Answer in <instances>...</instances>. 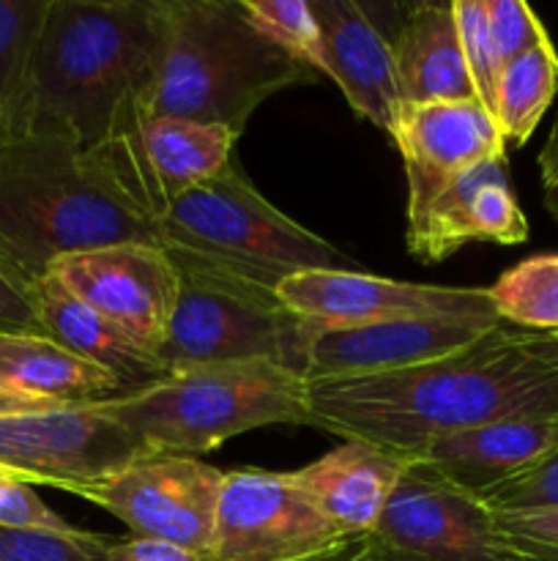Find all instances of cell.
<instances>
[{
    "label": "cell",
    "instance_id": "obj_39",
    "mask_svg": "<svg viewBox=\"0 0 558 561\" xmlns=\"http://www.w3.org/2000/svg\"><path fill=\"white\" fill-rule=\"evenodd\" d=\"M525 348L534 356H539L547 367L558 376V334H534V332H520Z\"/></svg>",
    "mask_w": 558,
    "mask_h": 561
},
{
    "label": "cell",
    "instance_id": "obj_6",
    "mask_svg": "<svg viewBox=\"0 0 558 561\" xmlns=\"http://www.w3.org/2000/svg\"><path fill=\"white\" fill-rule=\"evenodd\" d=\"M164 250L200 257L266 288L317 268H348L342 250L290 219L257 192L239 159L156 219Z\"/></svg>",
    "mask_w": 558,
    "mask_h": 561
},
{
    "label": "cell",
    "instance_id": "obj_3",
    "mask_svg": "<svg viewBox=\"0 0 558 561\" xmlns=\"http://www.w3.org/2000/svg\"><path fill=\"white\" fill-rule=\"evenodd\" d=\"M146 241L159 228L93 151L53 131L0 140V261L36 283L58 257Z\"/></svg>",
    "mask_w": 558,
    "mask_h": 561
},
{
    "label": "cell",
    "instance_id": "obj_38",
    "mask_svg": "<svg viewBox=\"0 0 558 561\" xmlns=\"http://www.w3.org/2000/svg\"><path fill=\"white\" fill-rule=\"evenodd\" d=\"M49 409H71V405H58L53 400L33 398V394L20 392L11 383L0 381V416L11 414H33V411H49Z\"/></svg>",
    "mask_w": 558,
    "mask_h": 561
},
{
    "label": "cell",
    "instance_id": "obj_35",
    "mask_svg": "<svg viewBox=\"0 0 558 561\" xmlns=\"http://www.w3.org/2000/svg\"><path fill=\"white\" fill-rule=\"evenodd\" d=\"M107 561H211L206 557L186 551V548L170 546L162 540H146V537H118L109 548Z\"/></svg>",
    "mask_w": 558,
    "mask_h": 561
},
{
    "label": "cell",
    "instance_id": "obj_13",
    "mask_svg": "<svg viewBox=\"0 0 558 561\" xmlns=\"http://www.w3.org/2000/svg\"><path fill=\"white\" fill-rule=\"evenodd\" d=\"M279 299L310 327H359L399 318H492L501 321L487 288L403 283L350 268L301 272L279 283ZM503 323V321H501Z\"/></svg>",
    "mask_w": 558,
    "mask_h": 561
},
{
    "label": "cell",
    "instance_id": "obj_30",
    "mask_svg": "<svg viewBox=\"0 0 558 561\" xmlns=\"http://www.w3.org/2000/svg\"><path fill=\"white\" fill-rule=\"evenodd\" d=\"M0 529L69 535L77 531V526L53 513L31 482L11 471H0Z\"/></svg>",
    "mask_w": 558,
    "mask_h": 561
},
{
    "label": "cell",
    "instance_id": "obj_31",
    "mask_svg": "<svg viewBox=\"0 0 558 561\" xmlns=\"http://www.w3.org/2000/svg\"><path fill=\"white\" fill-rule=\"evenodd\" d=\"M490 510H558V453L534 469L479 493Z\"/></svg>",
    "mask_w": 558,
    "mask_h": 561
},
{
    "label": "cell",
    "instance_id": "obj_29",
    "mask_svg": "<svg viewBox=\"0 0 558 561\" xmlns=\"http://www.w3.org/2000/svg\"><path fill=\"white\" fill-rule=\"evenodd\" d=\"M118 537L96 531H14L0 529V561H107Z\"/></svg>",
    "mask_w": 558,
    "mask_h": 561
},
{
    "label": "cell",
    "instance_id": "obj_18",
    "mask_svg": "<svg viewBox=\"0 0 558 561\" xmlns=\"http://www.w3.org/2000/svg\"><path fill=\"white\" fill-rule=\"evenodd\" d=\"M528 239V219L509 186L507 157L487 159L460 173L438 195L427 217L405 236L408 252L438 263L470 241L518 247Z\"/></svg>",
    "mask_w": 558,
    "mask_h": 561
},
{
    "label": "cell",
    "instance_id": "obj_40",
    "mask_svg": "<svg viewBox=\"0 0 558 561\" xmlns=\"http://www.w3.org/2000/svg\"><path fill=\"white\" fill-rule=\"evenodd\" d=\"M558 137V118H556V124H553V131H550V137H547V140H556Z\"/></svg>",
    "mask_w": 558,
    "mask_h": 561
},
{
    "label": "cell",
    "instance_id": "obj_12",
    "mask_svg": "<svg viewBox=\"0 0 558 561\" xmlns=\"http://www.w3.org/2000/svg\"><path fill=\"white\" fill-rule=\"evenodd\" d=\"M235 142L239 137L217 124L146 118L93 153L120 192L156 222L178 197L228 168Z\"/></svg>",
    "mask_w": 558,
    "mask_h": 561
},
{
    "label": "cell",
    "instance_id": "obj_7",
    "mask_svg": "<svg viewBox=\"0 0 558 561\" xmlns=\"http://www.w3.org/2000/svg\"><path fill=\"white\" fill-rule=\"evenodd\" d=\"M178 272V299L156 356L170 370L271 362L304 376L312 327L279 294L200 257L164 250ZM306 381V378H304Z\"/></svg>",
    "mask_w": 558,
    "mask_h": 561
},
{
    "label": "cell",
    "instance_id": "obj_8",
    "mask_svg": "<svg viewBox=\"0 0 558 561\" xmlns=\"http://www.w3.org/2000/svg\"><path fill=\"white\" fill-rule=\"evenodd\" d=\"M367 537L399 561H528L476 493L416 458Z\"/></svg>",
    "mask_w": 558,
    "mask_h": 561
},
{
    "label": "cell",
    "instance_id": "obj_23",
    "mask_svg": "<svg viewBox=\"0 0 558 561\" xmlns=\"http://www.w3.org/2000/svg\"><path fill=\"white\" fill-rule=\"evenodd\" d=\"M0 381L58 405H93L124 394L118 378L42 334H0Z\"/></svg>",
    "mask_w": 558,
    "mask_h": 561
},
{
    "label": "cell",
    "instance_id": "obj_37",
    "mask_svg": "<svg viewBox=\"0 0 558 561\" xmlns=\"http://www.w3.org/2000/svg\"><path fill=\"white\" fill-rule=\"evenodd\" d=\"M306 561H399L392 553H386L383 548H377L370 537H356V540L339 542L337 548L326 553H317V557Z\"/></svg>",
    "mask_w": 558,
    "mask_h": 561
},
{
    "label": "cell",
    "instance_id": "obj_17",
    "mask_svg": "<svg viewBox=\"0 0 558 561\" xmlns=\"http://www.w3.org/2000/svg\"><path fill=\"white\" fill-rule=\"evenodd\" d=\"M310 3L326 42L332 82L359 118L394 137L405 115V102L388 33L377 25L367 5L353 0Z\"/></svg>",
    "mask_w": 558,
    "mask_h": 561
},
{
    "label": "cell",
    "instance_id": "obj_2",
    "mask_svg": "<svg viewBox=\"0 0 558 561\" xmlns=\"http://www.w3.org/2000/svg\"><path fill=\"white\" fill-rule=\"evenodd\" d=\"M164 38V0H49L31 69L25 129L82 151L146 121Z\"/></svg>",
    "mask_w": 558,
    "mask_h": 561
},
{
    "label": "cell",
    "instance_id": "obj_21",
    "mask_svg": "<svg viewBox=\"0 0 558 561\" xmlns=\"http://www.w3.org/2000/svg\"><path fill=\"white\" fill-rule=\"evenodd\" d=\"M33 299H36L44 337L107 370L109 376L118 378L124 392L151 387L167 376V367L151 348L137 343L118 323L77 299L55 274L47 272L36 279Z\"/></svg>",
    "mask_w": 558,
    "mask_h": 561
},
{
    "label": "cell",
    "instance_id": "obj_4",
    "mask_svg": "<svg viewBox=\"0 0 558 561\" xmlns=\"http://www.w3.org/2000/svg\"><path fill=\"white\" fill-rule=\"evenodd\" d=\"M317 75L263 36L241 0H164V38L146 118L217 124L241 137L260 104Z\"/></svg>",
    "mask_w": 558,
    "mask_h": 561
},
{
    "label": "cell",
    "instance_id": "obj_14",
    "mask_svg": "<svg viewBox=\"0 0 558 561\" xmlns=\"http://www.w3.org/2000/svg\"><path fill=\"white\" fill-rule=\"evenodd\" d=\"M49 274L156 354L178 299V272L164 247L129 241L58 257Z\"/></svg>",
    "mask_w": 558,
    "mask_h": 561
},
{
    "label": "cell",
    "instance_id": "obj_33",
    "mask_svg": "<svg viewBox=\"0 0 558 561\" xmlns=\"http://www.w3.org/2000/svg\"><path fill=\"white\" fill-rule=\"evenodd\" d=\"M498 529L528 561H558V510H492Z\"/></svg>",
    "mask_w": 558,
    "mask_h": 561
},
{
    "label": "cell",
    "instance_id": "obj_9",
    "mask_svg": "<svg viewBox=\"0 0 558 561\" xmlns=\"http://www.w3.org/2000/svg\"><path fill=\"white\" fill-rule=\"evenodd\" d=\"M224 471L184 455H142L74 496L115 515L129 537L162 540L211 559Z\"/></svg>",
    "mask_w": 558,
    "mask_h": 561
},
{
    "label": "cell",
    "instance_id": "obj_1",
    "mask_svg": "<svg viewBox=\"0 0 558 561\" xmlns=\"http://www.w3.org/2000/svg\"><path fill=\"white\" fill-rule=\"evenodd\" d=\"M312 427L414 458L435 438L514 416H558V376L520 329L408 370L306 381Z\"/></svg>",
    "mask_w": 558,
    "mask_h": 561
},
{
    "label": "cell",
    "instance_id": "obj_19",
    "mask_svg": "<svg viewBox=\"0 0 558 561\" xmlns=\"http://www.w3.org/2000/svg\"><path fill=\"white\" fill-rule=\"evenodd\" d=\"M553 453H558V416H514L435 438L414 458L479 496Z\"/></svg>",
    "mask_w": 558,
    "mask_h": 561
},
{
    "label": "cell",
    "instance_id": "obj_15",
    "mask_svg": "<svg viewBox=\"0 0 558 561\" xmlns=\"http://www.w3.org/2000/svg\"><path fill=\"white\" fill-rule=\"evenodd\" d=\"M492 318H399L359 327H312L306 348V381L350 376H381L408 370L479 343L501 329Z\"/></svg>",
    "mask_w": 558,
    "mask_h": 561
},
{
    "label": "cell",
    "instance_id": "obj_24",
    "mask_svg": "<svg viewBox=\"0 0 558 561\" xmlns=\"http://www.w3.org/2000/svg\"><path fill=\"white\" fill-rule=\"evenodd\" d=\"M49 0H0V140L22 135L31 69Z\"/></svg>",
    "mask_w": 558,
    "mask_h": 561
},
{
    "label": "cell",
    "instance_id": "obj_26",
    "mask_svg": "<svg viewBox=\"0 0 558 561\" xmlns=\"http://www.w3.org/2000/svg\"><path fill=\"white\" fill-rule=\"evenodd\" d=\"M503 323L520 332L558 334V252L534 255L507 268L487 288Z\"/></svg>",
    "mask_w": 558,
    "mask_h": 561
},
{
    "label": "cell",
    "instance_id": "obj_22",
    "mask_svg": "<svg viewBox=\"0 0 558 561\" xmlns=\"http://www.w3.org/2000/svg\"><path fill=\"white\" fill-rule=\"evenodd\" d=\"M388 42L405 107L476 99L452 3L408 5Z\"/></svg>",
    "mask_w": 558,
    "mask_h": 561
},
{
    "label": "cell",
    "instance_id": "obj_10",
    "mask_svg": "<svg viewBox=\"0 0 558 561\" xmlns=\"http://www.w3.org/2000/svg\"><path fill=\"white\" fill-rule=\"evenodd\" d=\"M345 537L290 471L239 469L222 482L213 524V561H306Z\"/></svg>",
    "mask_w": 558,
    "mask_h": 561
},
{
    "label": "cell",
    "instance_id": "obj_36",
    "mask_svg": "<svg viewBox=\"0 0 558 561\" xmlns=\"http://www.w3.org/2000/svg\"><path fill=\"white\" fill-rule=\"evenodd\" d=\"M539 184L547 214L558 225V137L547 140L539 153Z\"/></svg>",
    "mask_w": 558,
    "mask_h": 561
},
{
    "label": "cell",
    "instance_id": "obj_34",
    "mask_svg": "<svg viewBox=\"0 0 558 561\" xmlns=\"http://www.w3.org/2000/svg\"><path fill=\"white\" fill-rule=\"evenodd\" d=\"M33 285L0 261V334H42Z\"/></svg>",
    "mask_w": 558,
    "mask_h": 561
},
{
    "label": "cell",
    "instance_id": "obj_28",
    "mask_svg": "<svg viewBox=\"0 0 558 561\" xmlns=\"http://www.w3.org/2000/svg\"><path fill=\"white\" fill-rule=\"evenodd\" d=\"M454 22L463 44L465 69H468L474 96L487 113H496V88L501 77V58L496 53V44L490 36V22H487V0H454Z\"/></svg>",
    "mask_w": 558,
    "mask_h": 561
},
{
    "label": "cell",
    "instance_id": "obj_20",
    "mask_svg": "<svg viewBox=\"0 0 558 561\" xmlns=\"http://www.w3.org/2000/svg\"><path fill=\"white\" fill-rule=\"evenodd\" d=\"M408 463V455L359 438H345L323 458L290 471V477L345 537L356 540L375 529Z\"/></svg>",
    "mask_w": 558,
    "mask_h": 561
},
{
    "label": "cell",
    "instance_id": "obj_11",
    "mask_svg": "<svg viewBox=\"0 0 558 561\" xmlns=\"http://www.w3.org/2000/svg\"><path fill=\"white\" fill-rule=\"evenodd\" d=\"M142 455L151 453L91 405L0 416V471L71 496Z\"/></svg>",
    "mask_w": 558,
    "mask_h": 561
},
{
    "label": "cell",
    "instance_id": "obj_5",
    "mask_svg": "<svg viewBox=\"0 0 558 561\" xmlns=\"http://www.w3.org/2000/svg\"><path fill=\"white\" fill-rule=\"evenodd\" d=\"M151 455L200 458L268 425H310L304 376L271 362L170 370L151 387L93 403Z\"/></svg>",
    "mask_w": 558,
    "mask_h": 561
},
{
    "label": "cell",
    "instance_id": "obj_27",
    "mask_svg": "<svg viewBox=\"0 0 558 561\" xmlns=\"http://www.w3.org/2000/svg\"><path fill=\"white\" fill-rule=\"evenodd\" d=\"M241 11L290 58L332 80L326 42L310 0H241Z\"/></svg>",
    "mask_w": 558,
    "mask_h": 561
},
{
    "label": "cell",
    "instance_id": "obj_25",
    "mask_svg": "<svg viewBox=\"0 0 558 561\" xmlns=\"http://www.w3.org/2000/svg\"><path fill=\"white\" fill-rule=\"evenodd\" d=\"M558 91V55L550 38L518 55L501 69L496 88V118L503 140L525 146Z\"/></svg>",
    "mask_w": 558,
    "mask_h": 561
},
{
    "label": "cell",
    "instance_id": "obj_41",
    "mask_svg": "<svg viewBox=\"0 0 558 561\" xmlns=\"http://www.w3.org/2000/svg\"><path fill=\"white\" fill-rule=\"evenodd\" d=\"M211 561H213V559H211Z\"/></svg>",
    "mask_w": 558,
    "mask_h": 561
},
{
    "label": "cell",
    "instance_id": "obj_16",
    "mask_svg": "<svg viewBox=\"0 0 558 561\" xmlns=\"http://www.w3.org/2000/svg\"><path fill=\"white\" fill-rule=\"evenodd\" d=\"M392 140L408 179V233L460 173L487 159H503L507 146L496 118L476 99L410 104Z\"/></svg>",
    "mask_w": 558,
    "mask_h": 561
},
{
    "label": "cell",
    "instance_id": "obj_32",
    "mask_svg": "<svg viewBox=\"0 0 558 561\" xmlns=\"http://www.w3.org/2000/svg\"><path fill=\"white\" fill-rule=\"evenodd\" d=\"M487 22L501 66L547 42L545 25L523 0H487Z\"/></svg>",
    "mask_w": 558,
    "mask_h": 561
}]
</instances>
